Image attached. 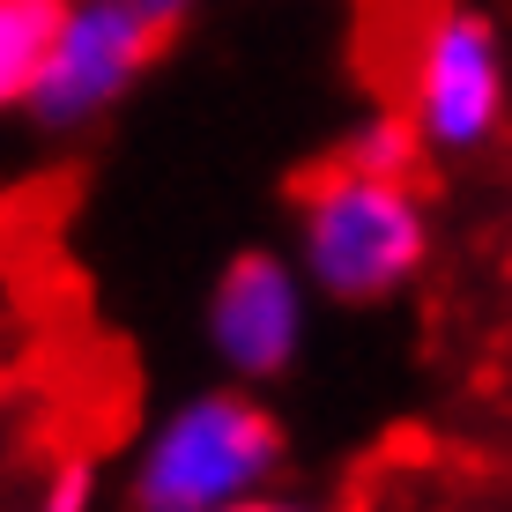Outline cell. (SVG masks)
Segmentation results:
<instances>
[{"label":"cell","instance_id":"cell-6","mask_svg":"<svg viewBox=\"0 0 512 512\" xmlns=\"http://www.w3.org/2000/svg\"><path fill=\"white\" fill-rule=\"evenodd\" d=\"M431 156V141L423 127L409 119V104H372V112H357L334 141V164L349 171H386V179H416V164Z\"/></svg>","mask_w":512,"mask_h":512},{"label":"cell","instance_id":"cell-10","mask_svg":"<svg viewBox=\"0 0 512 512\" xmlns=\"http://www.w3.org/2000/svg\"><path fill=\"white\" fill-rule=\"evenodd\" d=\"M231 512H297V498H275V490H260V498H245V505H231Z\"/></svg>","mask_w":512,"mask_h":512},{"label":"cell","instance_id":"cell-11","mask_svg":"<svg viewBox=\"0 0 512 512\" xmlns=\"http://www.w3.org/2000/svg\"><path fill=\"white\" fill-rule=\"evenodd\" d=\"M297 512H320V505H297Z\"/></svg>","mask_w":512,"mask_h":512},{"label":"cell","instance_id":"cell-5","mask_svg":"<svg viewBox=\"0 0 512 512\" xmlns=\"http://www.w3.org/2000/svg\"><path fill=\"white\" fill-rule=\"evenodd\" d=\"M312 275L297 268V253H275V245H245L216 268V290L201 305V334L208 357H216L223 379L238 386H275L297 372L312 342Z\"/></svg>","mask_w":512,"mask_h":512},{"label":"cell","instance_id":"cell-7","mask_svg":"<svg viewBox=\"0 0 512 512\" xmlns=\"http://www.w3.org/2000/svg\"><path fill=\"white\" fill-rule=\"evenodd\" d=\"M60 23H67V0H0V104L8 112H23Z\"/></svg>","mask_w":512,"mask_h":512},{"label":"cell","instance_id":"cell-3","mask_svg":"<svg viewBox=\"0 0 512 512\" xmlns=\"http://www.w3.org/2000/svg\"><path fill=\"white\" fill-rule=\"evenodd\" d=\"M401 104L423 127L431 156L461 164V156L498 149L512 127V52L505 30L468 0L416 15L409 45H401Z\"/></svg>","mask_w":512,"mask_h":512},{"label":"cell","instance_id":"cell-8","mask_svg":"<svg viewBox=\"0 0 512 512\" xmlns=\"http://www.w3.org/2000/svg\"><path fill=\"white\" fill-rule=\"evenodd\" d=\"M30 512H97V461L90 453H52L30 483Z\"/></svg>","mask_w":512,"mask_h":512},{"label":"cell","instance_id":"cell-2","mask_svg":"<svg viewBox=\"0 0 512 512\" xmlns=\"http://www.w3.org/2000/svg\"><path fill=\"white\" fill-rule=\"evenodd\" d=\"M290 253L327 305H394L431 268V201L416 179L349 171L327 156L290 201Z\"/></svg>","mask_w":512,"mask_h":512},{"label":"cell","instance_id":"cell-4","mask_svg":"<svg viewBox=\"0 0 512 512\" xmlns=\"http://www.w3.org/2000/svg\"><path fill=\"white\" fill-rule=\"evenodd\" d=\"M156 45H164V23L141 0H67V23L23 97V119L45 141H75L104 127L156 67Z\"/></svg>","mask_w":512,"mask_h":512},{"label":"cell","instance_id":"cell-1","mask_svg":"<svg viewBox=\"0 0 512 512\" xmlns=\"http://www.w3.org/2000/svg\"><path fill=\"white\" fill-rule=\"evenodd\" d=\"M282 453L290 438L253 386L223 379L179 394L127 453V512H231L275 490Z\"/></svg>","mask_w":512,"mask_h":512},{"label":"cell","instance_id":"cell-9","mask_svg":"<svg viewBox=\"0 0 512 512\" xmlns=\"http://www.w3.org/2000/svg\"><path fill=\"white\" fill-rule=\"evenodd\" d=\"M141 8H149V15H156L164 30H179L186 15H201V0H141Z\"/></svg>","mask_w":512,"mask_h":512}]
</instances>
